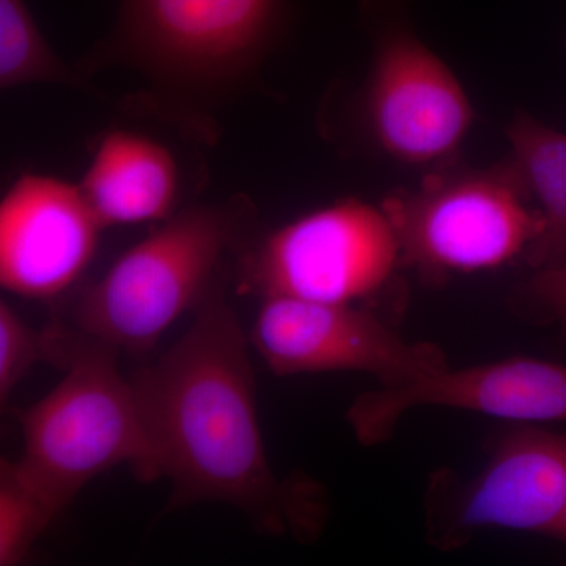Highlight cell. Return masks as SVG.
<instances>
[{
  "mask_svg": "<svg viewBox=\"0 0 566 566\" xmlns=\"http://www.w3.org/2000/svg\"><path fill=\"white\" fill-rule=\"evenodd\" d=\"M249 344L216 285L180 340L132 376L155 480H170L172 510L218 502L244 512L262 534L307 545L323 534L326 491L311 476L281 479L271 468Z\"/></svg>",
  "mask_w": 566,
  "mask_h": 566,
  "instance_id": "obj_1",
  "label": "cell"
},
{
  "mask_svg": "<svg viewBox=\"0 0 566 566\" xmlns=\"http://www.w3.org/2000/svg\"><path fill=\"white\" fill-rule=\"evenodd\" d=\"M405 271L381 205L345 199L274 230L244 256L240 293L378 311Z\"/></svg>",
  "mask_w": 566,
  "mask_h": 566,
  "instance_id": "obj_7",
  "label": "cell"
},
{
  "mask_svg": "<svg viewBox=\"0 0 566 566\" xmlns=\"http://www.w3.org/2000/svg\"><path fill=\"white\" fill-rule=\"evenodd\" d=\"M51 363V333L32 329L7 303H0V401L3 408L10 395L29 370L40 363Z\"/></svg>",
  "mask_w": 566,
  "mask_h": 566,
  "instance_id": "obj_16",
  "label": "cell"
},
{
  "mask_svg": "<svg viewBox=\"0 0 566 566\" xmlns=\"http://www.w3.org/2000/svg\"><path fill=\"white\" fill-rule=\"evenodd\" d=\"M43 499L22 476L17 461L0 463V565L25 560L33 543L54 520Z\"/></svg>",
  "mask_w": 566,
  "mask_h": 566,
  "instance_id": "obj_15",
  "label": "cell"
},
{
  "mask_svg": "<svg viewBox=\"0 0 566 566\" xmlns=\"http://www.w3.org/2000/svg\"><path fill=\"white\" fill-rule=\"evenodd\" d=\"M513 159L494 166L460 161L428 170L411 189L382 200L401 263L427 285L485 273L526 256L545 229Z\"/></svg>",
  "mask_w": 566,
  "mask_h": 566,
  "instance_id": "obj_4",
  "label": "cell"
},
{
  "mask_svg": "<svg viewBox=\"0 0 566 566\" xmlns=\"http://www.w3.org/2000/svg\"><path fill=\"white\" fill-rule=\"evenodd\" d=\"M103 226L80 185L22 175L0 202V283L31 300H51L87 270Z\"/></svg>",
  "mask_w": 566,
  "mask_h": 566,
  "instance_id": "obj_11",
  "label": "cell"
},
{
  "mask_svg": "<svg viewBox=\"0 0 566 566\" xmlns=\"http://www.w3.org/2000/svg\"><path fill=\"white\" fill-rule=\"evenodd\" d=\"M249 340L277 376L352 371L397 387L449 367L438 345L406 340L367 305L263 297Z\"/></svg>",
  "mask_w": 566,
  "mask_h": 566,
  "instance_id": "obj_9",
  "label": "cell"
},
{
  "mask_svg": "<svg viewBox=\"0 0 566 566\" xmlns=\"http://www.w3.org/2000/svg\"><path fill=\"white\" fill-rule=\"evenodd\" d=\"M510 158L516 164L532 199L539 205L545 229L528 249L532 271L566 263V133L517 112L505 128Z\"/></svg>",
  "mask_w": 566,
  "mask_h": 566,
  "instance_id": "obj_13",
  "label": "cell"
},
{
  "mask_svg": "<svg viewBox=\"0 0 566 566\" xmlns=\"http://www.w3.org/2000/svg\"><path fill=\"white\" fill-rule=\"evenodd\" d=\"M290 18V0H120L84 69L129 66L159 92L218 98L251 76Z\"/></svg>",
  "mask_w": 566,
  "mask_h": 566,
  "instance_id": "obj_3",
  "label": "cell"
},
{
  "mask_svg": "<svg viewBox=\"0 0 566 566\" xmlns=\"http://www.w3.org/2000/svg\"><path fill=\"white\" fill-rule=\"evenodd\" d=\"M510 307L527 322L557 326L566 338V263L534 271L510 294Z\"/></svg>",
  "mask_w": 566,
  "mask_h": 566,
  "instance_id": "obj_17",
  "label": "cell"
},
{
  "mask_svg": "<svg viewBox=\"0 0 566 566\" xmlns=\"http://www.w3.org/2000/svg\"><path fill=\"white\" fill-rule=\"evenodd\" d=\"M420 406L513 423L566 422V365L524 356L465 368L449 365L408 385L360 394L346 420L359 444L374 447L389 441L401 417Z\"/></svg>",
  "mask_w": 566,
  "mask_h": 566,
  "instance_id": "obj_10",
  "label": "cell"
},
{
  "mask_svg": "<svg viewBox=\"0 0 566 566\" xmlns=\"http://www.w3.org/2000/svg\"><path fill=\"white\" fill-rule=\"evenodd\" d=\"M63 84L84 87L44 39L25 0H0V87Z\"/></svg>",
  "mask_w": 566,
  "mask_h": 566,
  "instance_id": "obj_14",
  "label": "cell"
},
{
  "mask_svg": "<svg viewBox=\"0 0 566 566\" xmlns=\"http://www.w3.org/2000/svg\"><path fill=\"white\" fill-rule=\"evenodd\" d=\"M524 532L566 546V434L515 423L495 436L472 476L438 469L423 493V534L441 553L482 531Z\"/></svg>",
  "mask_w": 566,
  "mask_h": 566,
  "instance_id": "obj_8",
  "label": "cell"
},
{
  "mask_svg": "<svg viewBox=\"0 0 566 566\" xmlns=\"http://www.w3.org/2000/svg\"><path fill=\"white\" fill-rule=\"evenodd\" d=\"M178 166L159 142L117 129L96 147L80 182L103 229L166 221L178 197Z\"/></svg>",
  "mask_w": 566,
  "mask_h": 566,
  "instance_id": "obj_12",
  "label": "cell"
},
{
  "mask_svg": "<svg viewBox=\"0 0 566 566\" xmlns=\"http://www.w3.org/2000/svg\"><path fill=\"white\" fill-rule=\"evenodd\" d=\"M51 363L65 371L57 387L18 416L22 476L57 516L93 479L129 465L155 482L150 446L132 378L117 367V349L82 331L51 326Z\"/></svg>",
  "mask_w": 566,
  "mask_h": 566,
  "instance_id": "obj_2",
  "label": "cell"
},
{
  "mask_svg": "<svg viewBox=\"0 0 566 566\" xmlns=\"http://www.w3.org/2000/svg\"><path fill=\"white\" fill-rule=\"evenodd\" d=\"M237 234L232 212L221 207L175 212L85 292L77 327L117 352H148L211 292L216 270Z\"/></svg>",
  "mask_w": 566,
  "mask_h": 566,
  "instance_id": "obj_6",
  "label": "cell"
},
{
  "mask_svg": "<svg viewBox=\"0 0 566 566\" xmlns=\"http://www.w3.org/2000/svg\"><path fill=\"white\" fill-rule=\"evenodd\" d=\"M416 0H360L371 65L356 96L364 140L398 164L458 161L475 114L452 70L417 35Z\"/></svg>",
  "mask_w": 566,
  "mask_h": 566,
  "instance_id": "obj_5",
  "label": "cell"
}]
</instances>
